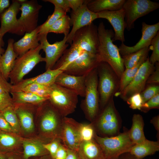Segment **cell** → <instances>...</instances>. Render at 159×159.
Here are the masks:
<instances>
[{
  "label": "cell",
  "instance_id": "obj_49",
  "mask_svg": "<svg viewBox=\"0 0 159 159\" xmlns=\"http://www.w3.org/2000/svg\"><path fill=\"white\" fill-rule=\"evenodd\" d=\"M67 148L62 143L56 152L53 159H65L67 154Z\"/></svg>",
  "mask_w": 159,
  "mask_h": 159
},
{
  "label": "cell",
  "instance_id": "obj_27",
  "mask_svg": "<svg viewBox=\"0 0 159 159\" xmlns=\"http://www.w3.org/2000/svg\"><path fill=\"white\" fill-rule=\"evenodd\" d=\"M14 108L23 129L27 132L32 131L34 124L32 112L20 104L14 103Z\"/></svg>",
  "mask_w": 159,
  "mask_h": 159
},
{
  "label": "cell",
  "instance_id": "obj_3",
  "mask_svg": "<svg viewBox=\"0 0 159 159\" xmlns=\"http://www.w3.org/2000/svg\"><path fill=\"white\" fill-rule=\"evenodd\" d=\"M94 139L101 147L105 159H118L122 154L129 153L135 144L129 135V130L110 137H102L96 133Z\"/></svg>",
  "mask_w": 159,
  "mask_h": 159
},
{
  "label": "cell",
  "instance_id": "obj_42",
  "mask_svg": "<svg viewBox=\"0 0 159 159\" xmlns=\"http://www.w3.org/2000/svg\"><path fill=\"white\" fill-rule=\"evenodd\" d=\"M9 93H0V112H2L7 109L14 106L12 98Z\"/></svg>",
  "mask_w": 159,
  "mask_h": 159
},
{
  "label": "cell",
  "instance_id": "obj_46",
  "mask_svg": "<svg viewBox=\"0 0 159 159\" xmlns=\"http://www.w3.org/2000/svg\"><path fill=\"white\" fill-rule=\"evenodd\" d=\"M43 1L51 3L54 5V8H61L66 13L70 11V8L68 0H44Z\"/></svg>",
  "mask_w": 159,
  "mask_h": 159
},
{
  "label": "cell",
  "instance_id": "obj_5",
  "mask_svg": "<svg viewBox=\"0 0 159 159\" xmlns=\"http://www.w3.org/2000/svg\"><path fill=\"white\" fill-rule=\"evenodd\" d=\"M98 82L97 67L86 75L85 99L81 104L86 117L92 122L97 117L100 111Z\"/></svg>",
  "mask_w": 159,
  "mask_h": 159
},
{
  "label": "cell",
  "instance_id": "obj_36",
  "mask_svg": "<svg viewBox=\"0 0 159 159\" xmlns=\"http://www.w3.org/2000/svg\"><path fill=\"white\" fill-rule=\"evenodd\" d=\"M50 86L32 84L26 86L19 91L32 93L39 96L49 99Z\"/></svg>",
  "mask_w": 159,
  "mask_h": 159
},
{
  "label": "cell",
  "instance_id": "obj_15",
  "mask_svg": "<svg viewBox=\"0 0 159 159\" xmlns=\"http://www.w3.org/2000/svg\"><path fill=\"white\" fill-rule=\"evenodd\" d=\"M39 35L42 49L45 54L46 70L52 69L69 46L67 43V36H64L62 40L51 44L47 39V34Z\"/></svg>",
  "mask_w": 159,
  "mask_h": 159
},
{
  "label": "cell",
  "instance_id": "obj_43",
  "mask_svg": "<svg viewBox=\"0 0 159 159\" xmlns=\"http://www.w3.org/2000/svg\"><path fill=\"white\" fill-rule=\"evenodd\" d=\"M130 108L133 110H140L143 104L140 93L135 94L128 98L126 101Z\"/></svg>",
  "mask_w": 159,
  "mask_h": 159
},
{
  "label": "cell",
  "instance_id": "obj_23",
  "mask_svg": "<svg viewBox=\"0 0 159 159\" xmlns=\"http://www.w3.org/2000/svg\"><path fill=\"white\" fill-rule=\"evenodd\" d=\"M14 42L13 39H8L7 48L0 58V72L7 80L18 57L14 49L13 45Z\"/></svg>",
  "mask_w": 159,
  "mask_h": 159
},
{
  "label": "cell",
  "instance_id": "obj_22",
  "mask_svg": "<svg viewBox=\"0 0 159 159\" xmlns=\"http://www.w3.org/2000/svg\"><path fill=\"white\" fill-rule=\"evenodd\" d=\"M39 26L34 30L26 32L24 36L13 44L14 50L18 56H20L29 50L35 48L40 44Z\"/></svg>",
  "mask_w": 159,
  "mask_h": 159
},
{
  "label": "cell",
  "instance_id": "obj_14",
  "mask_svg": "<svg viewBox=\"0 0 159 159\" xmlns=\"http://www.w3.org/2000/svg\"><path fill=\"white\" fill-rule=\"evenodd\" d=\"M80 124L72 118L63 117L59 138L67 148L77 151L81 142L79 133Z\"/></svg>",
  "mask_w": 159,
  "mask_h": 159
},
{
  "label": "cell",
  "instance_id": "obj_2",
  "mask_svg": "<svg viewBox=\"0 0 159 159\" xmlns=\"http://www.w3.org/2000/svg\"><path fill=\"white\" fill-rule=\"evenodd\" d=\"M100 110H102L118 92L120 79L110 66L102 61L97 67Z\"/></svg>",
  "mask_w": 159,
  "mask_h": 159
},
{
  "label": "cell",
  "instance_id": "obj_56",
  "mask_svg": "<svg viewBox=\"0 0 159 159\" xmlns=\"http://www.w3.org/2000/svg\"><path fill=\"white\" fill-rule=\"evenodd\" d=\"M3 37L0 31V46L2 47L4 46L5 44Z\"/></svg>",
  "mask_w": 159,
  "mask_h": 159
},
{
  "label": "cell",
  "instance_id": "obj_18",
  "mask_svg": "<svg viewBox=\"0 0 159 159\" xmlns=\"http://www.w3.org/2000/svg\"><path fill=\"white\" fill-rule=\"evenodd\" d=\"M159 30V22L150 25L144 22L142 23V37L140 40L134 46H128L122 43L118 48L122 57L125 56L150 45L152 39Z\"/></svg>",
  "mask_w": 159,
  "mask_h": 159
},
{
  "label": "cell",
  "instance_id": "obj_50",
  "mask_svg": "<svg viewBox=\"0 0 159 159\" xmlns=\"http://www.w3.org/2000/svg\"><path fill=\"white\" fill-rule=\"evenodd\" d=\"M0 130L8 132H12L11 126L2 112H0Z\"/></svg>",
  "mask_w": 159,
  "mask_h": 159
},
{
  "label": "cell",
  "instance_id": "obj_41",
  "mask_svg": "<svg viewBox=\"0 0 159 159\" xmlns=\"http://www.w3.org/2000/svg\"><path fill=\"white\" fill-rule=\"evenodd\" d=\"M159 94V85H146L144 90L140 93L144 103Z\"/></svg>",
  "mask_w": 159,
  "mask_h": 159
},
{
  "label": "cell",
  "instance_id": "obj_45",
  "mask_svg": "<svg viewBox=\"0 0 159 159\" xmlns=\"http://www.w3.org/2000/svg\"><path fill=\"white\" fill-rule=\"evenodd\" d=\"M62 142L58 138L47 143H43L44 148L49 152L52 158L54 157Z\"/></svg>",
  "mask_w": 159,
  "mask_h": 159
},
{
  "label": "cell",
  "instance_id": "obj_6",
  "mask_svg": "<svg viewBox=\"0 0 159 159\" xmlns=\"http://www.w3.org/2000/svg\"><path fill=\"white\" fill-rule=\"evenodd\" d=\"M113 98L101 110L92 122L95 131L103 135V137L115 136L118 135L119 131L120 118Z\"/></svg>",
  "mask_w": 159,
  "mask_h": 159
},
{
  "label": "cell",
  "instance_id": "obj_53",
  "mask_svg": "<svg viewBox=\"0 0 159 159\" xmlns=\"http://www.w3.org/2000/svg\"><path fill=\"white\" fill-rule=\"evenodd\" d=\"M65 159H80L77 152L68 149L67 154Z\"/></svg>",
  "mask_w": 159,
  "mask_h": 159
},
{
  "label": "cell",
  "instance_id": "obj_32",
  "mask_svg": "<svg viewBox=\"0 0 159 159\" xmlns=\"http://www.w3.org/2000/svg\"><path fill=\"white\" fill-rule=\"evenodd\" d=\"M148 54L143 57L138 64L133 67L125 69L120 79V87L118 92L115 95L119 96L125 88L132 81L142 64L146 60Z\"/></svg>",
  "mask_w": 159,
  "mask_h": 159
},
{
  "label": "cell",
  "instance_id": "obj_11",
  "mask_svg": "<svg viewBox=\"0 0 159 159\" xmlns=\"http://www.w3.org/2000/svg\"><path fill=\"white\" fill-rule=\"evenodd\" d=\"M155 69L154 65L150 62L148 57L140 67L131 82L119 95L121 98L126 101L133 95L141 92L145 87L148 78Z\"/></svg>",
  "mask_w": 159,
  "mask_h": 159
},
{
  "label": "cell",
  "instance_id": "obj_39",
  "mask_svg": "<svg viewBox=\"0 0 159 159\" xmlns=\"http://www.w3.org/2000/svg\"><path fill=\"white\" fill-rule=\"evenodd\" d=\"M16 139L9 132L0 130V152L12 148L16 143Z\"/></svg>",
  "mask_w": 159,
  "mask_h": 159
},
{
  "label": "cell",
  "instance_id": "obj_9",
  "mask_svg": "<svg viewBox=\"0 0 159 159\" xmlns=\"http://www.w3.org/2000/svg\"><path fill=\"white\" fill-rule=\"evenodd\" d=\"M72 44L83 51L97 54L99 46L97 27L92 23L78 30L74 35Z\"/></svg>",
  "mask_w": 159,
  "mask_h": 159
},
{
  "label": "cell",
  "instance_id": "obj_4",
  "mask_svg": "<svg viewBox=\"0 0 159 159\" xmlns=\"http://www.w3.org/2000/svg\"><path fill=\"white\" fill-rule=\"evenodd\" d=\"M78 95L74 92L55 83L49 86L48 100L63 117L75 111Z\"/></svg>",
  "mask_w": 159,
  "mask_h": 159
},
{
  "label": "cell",
  "instance_id": "obj_26",
  "mask_svg": "<svg viewBox=\"0 0 159 159\" xmlns=\"http://www.w3.org/2000/svg\"><path fill=\"white\" fill-rule=\"evenodd\" d=\"M159 150L158 141L146 139L140 143L134 145L129 153L138 159H143L146 156L155 154Z\"/></svg>",
  "mask_w": 159,
  "mask_h": 159
},
{
  "label": "cell",
  "instance_id": "obj_34",
  "mask_svg": "<svg viewBox=\"0 0 159 159\" xmlns=\"http://www.w3.org/2000/svg\"><path fill=\"white\" fill-rule=\"evenodd\" d=\"M70 18L65 15L59 19L49 28L48 33L62 34L67 36L69 33Z\"/></svg>",
  "mask_w": 159,
  "mask_h": 159
},
{
  "label": "cell",
  "instance_id": "obj_10",
  "mask_svg": "<svg viewBox=\"0 0 159 159\" xmlns=\"http://www.w3.org/2000/svg\"><path fill=\"white\" fill-rule=\"evenodd\" d=\"M40 127L46 135L59 138L63 117L52 105L48 100L43 102Z\"/></svg>",
  "mask_w": 159,
  "mask_h": 159
},
{
  "label": "cell",
  "instance_id": "obj_12",
  "mask_svg": "<svg viewBox=\"0 0 159 159\" xmlns=\"http://www.w3.org/2000/svg\"><path fill=\"white\" fill-rule=\"evenodd\" d=\"M102 61L98 54H94L83 51L63 71L70 75L76 76H86L96 68Z\"/></svg>",
  "mask_w": 159,
  "mask_h": 159
},
{
  "label": "cell",
  "instance_id": "obj_13",
  "mask_svg": "<svg viewBox=\"0 0 159 159\" xmlns=\"http://www.w3.org/2000/svg\"><path fill=\"white\" fill-rule=\"evenodd\" d=\"M20 6L21 4L17 0H12L9 6L2 14L0 19V31L3 37L7 32L19 35L25 32L16 17Z\"/></svg>",
  "mask_w": 159,
  "mask_h": 159
},
{
  "label": "cell",
  "instance_id": "obj_52",
  "mask_svg": "<svg viewBox=\"0 0 159 159\" xmlns=\"http://www.w3.org/2000/svg\"><path fill=\"white\" fill-rule=\"evenodd\" d=\"M9 0H0V19L4 11L10 5Z\"/></svg>",
  "mask_w": 159,
  "mask_h": 159
},
{
  "label": "cell",
  "instance_id": "obj_37",
  "mask_svg": "<svg viewBox=\"0 0 159 159\" xmlns=\"http://www.w3.org/2000/svg\"><path fill=\"white\" fill-rule=\"evenodd\" d=\"M2 113L11 126L12 132H18L20 129L19 124L14 107L7 109Z\"/></svg>",
  "mask_w": 159,
  "mask_h": 159
},
{
  "label": "cell",
  "instance_id": "obj_29",
  "mask_svg": "<svg viewBox=\"0 0 159 159\" xmlns=\"http://www.w3.org/2000/svg\"><path fill=\"white\" fill-rule=\"evenodd\" d=\"M79 48L72 44L67 49L56 63L53 69L63 71L69 64L74 61L83 52Z\"/></svg>",
  "mask_w": 159,
  "mask_h": 159
},
{
  "label": "cell",
  "instance_id": "obj_25",
  "mask_svg": "<svg viewBox=\"0 0 159 159\" xmlns=\"http://www.w3.org/2000/svg\"><path fill=\"white\" fill-rule=\"evenodd\" d=\"M125 0H87V6L95 13L104 11H114L122 8Z\"/></svg>",
  "mask_w": 159,
  "mask_h": 159
},
{
  "label": "cell",
  "instance_id": "obj_40",
  "mask_svg": "<svg viewBox=\"0 0 159 159\" xmlns=\"http://www.w3.org/2000/svg\"><path fill=\"white\" fill-rule=\"evenodd\" d=\"M150 45V49L152 52L149 60L151 64L155 65L159 62V32L152 39Z\"/></svg>",
  "mask_w": 159,
  "mask_h": 159
},
{
  "label": "cell",
  "instance_id": "obj_51",
  "mask_svg": "<svg viewBox=\"0 0 159 159\" xmlns=\"http://www.w3.org/2000/svg\"><path fill=\"white\" fill-rule=\"evenodd\" d=\"M69 7L72 11H74L77 10L84 3V0H68Z\"/></svg>",
  "mask_w": 159,
  "mask_h": 159
},
{
  "label": "cell",
  "instance_id": "obj_35",
  "mask_svg": "<svg viewBox=\"0 0 159 159\" xmlns=\"http://www.w3.org/2000/svg\"><path fill=\"white\" fill-rule=\"evenodd\" d=\"M67 14V13L61 8H54L53 13L48 16L46 21L39 26V34H48L50 27L59 18Z\"/></svg>",
  "mask_w": 159,
  "mask_h": 159
},
{
  "label": "cell",
  "instance_id": "obj_58",
  "mask_svg": "<svg viewBox=\"0 0 159 159\" xmlns=\"http://www.w3.org/2000/svg\"><path fill=\"white\" fill-rule=\"evenodd\" d=\"M4 49L0 46V58L5 52Z\"/></svg>",
  "mask_w": 159,
  "mask_h": 159
},
{
  "label": "cell",
  "instance_id": "obj_60",
  "mask_svg": "<svg viewBox=\"0 0 159 159\" xmlns=\"http://www.w3.org/2000/svg\"></svg>",
  "mask_w": 159,
  "mask_h": 159
},
{
  "label": "cell",
  "instance_id": "obj_28",
  "mask_svg": "<svg viewBox=\"0 0 159 159\" xmlns=\"http://www.w3.org/2000/svg\"><path fill=\"white\" fill-rule=\"evenodd\" d=\"M132 120V124L129 133L131 140L135 144L143 142L146 138L144 132V122L142 116L139 114H134Z\"/></svg>",
  "mask_w": 159,
  "mask_h": 159
},
{
  "label": "cell",
  "instance_id": "obj_48",
  "mask_svg": "<svg viewBox=\"0 0 159 159\" xmlns=\"http://www.w3.org/2000/svg\"><path fill=\"white\" fill-rule=\"evenodd\" d=\"M12 85L8 82L0 72V93H10Z\"/></svg>",
  "mask_w": 159,
  "mask_h": 159
},
{
  "label": "cell",
  "instance_id": "obj_38",
  "mask_svg": "<svg viewBox=\"0 0 159 159\" xmlns=\"http://www.w3.org/2000/svg\"><path fill=\"white\" fill-rule=\"evenodd\" d=\"M79 133L81 142H87L94 139L96 132L92 123H81Z\"/></svg>",
  "mask_w": 159,
  "mask_h": 159
},
{
  "label": "cell",
  "instance_id": "obj_59",
  "mask_svg": "<svg viewBox=\"0 0 159 159\" xmlns=\"http://www.w3.org/2000/svg\"><path fill=\"white\" fill-rule=\"evenodd\" d=\"M8 159H14V158H13L12 157H9Z\"/></svg>",
  "mask_w": 159,
  "mask_h": 159
},
{
  "label": "cell",
  "instance_id": "obj_57",
  "mask_svg": "<svg viewBox=\"0 0 159 159\" xmlns=\"http://www.w3.org/2000/svg\"><path fill=\"white\" fill-rule=\"evenodd\" d=\"M5 154L2 152H0V159H6Z\"/></svg>",
  "mask_w": 159,
  "mask_h": 159
},
{
  "label": "cell",
  "instance_id": "obj_20",
  "mask_svg": "<svg viewBox=\"0 0 159 159\" xmlns=\"http://www.w3.org/2000/svg\"><path fill=\"white\" fill-rule=\"evenodd\" d=\"M63 71L59 69H48L46 71L36 77L25 79L12 85L10 92L19 91L26 86L32 84L50 86L55 83L58 75Z\"/></svg>",
  "mask_w": 159,
  "mask_h": 159
},
{
  "label": "cell",
  "instance_id": "obj_7",
  "mask_svg": "<svg viewBox=\"0 0 159 159\" xmlns=\"http://www.w3.org/2000/svg\"><path fill=\"white\" fill-rule=\"evenodd\" d=\"M41 49L42 46L40 43L37 48L17 57L9 77L11 84L14 85L19 82L37 64L41 62H45V58L40 54Z\"/></svg>",
  "mask_w": 159,
  "mask_h": 159
},
{
  "label": "cell",
  "instance_id": "obj_16",
  "mask_svg": "<svg viewBox=\"0 0 159 159\" xmlns=\"http://www.w3.org/2000/svg\"><path fill=\"white\" fill-rule=\"evenodd\" d=\"M87 0L77 10L72 11L70 14V25L72 28L67 37V43L71 45L75 32L79 29L90 24L98 18L97 14L90 11L87 6Z\"/></svg>",
  "mask_w": 159,
  "mask_h": 159
},
{
  "label": "cell",
  "instance_id": "obj_17",
  "mask_svg": "<svg viewBox=\"0 0 159 159\" xmlns=\"http://www.w3.org/2000/svg\"><path fill=\"white\" fill-rule=\"evenodd\" d=\"M42 7L36 0H26L21 4V14L18 20L25 32H31L38 26L39 13Z\"/></svg>",
  "mask_w": 159,
  "mask_h": 159
},
{
  "label": "cell",
  "instance_id": "obj_44",
  "mask_svg": "<svg viewBox=\"0 0 159 159\" xmlns=\"http://www.w3.org/2000/svg\"><path fill=\"white\" fill-rule=\"evenodd\" d=\"M159 94L143 103L140 110L143 112H147L151 109H159Z\"/></svg>",
  "mask_w": 159,
  "mask_h": 159
},
{
  "label": "cell",
  "instance_id": "obj_1",
  "mask_svg": "<svg viewBox=\"0 0 159 159\" xmlns=\"http://www.w3.org/2000/svg\"><path fill=\"white\" fill-rule=\"evenodd\" d=\"M97 31L99 38L97 54L102 61L107 63L120 79L125 68L119 48L112 40L114 33L111 29H106L102 21L97 27Z\"/></svg>",
  "mask_w": 159,
  "mask_h": 159
},
{
  "label": "cell",
  "instance_id": "obj_21",
  "mask_svg": "<svg viewBox=\"0 0 159 159\" xmlns=\"http://www.w3.org/2000/svg\"><path fill=\"white\" fill-rule=\"evenodd\" d=\"M86 76L70 75L63 71L57 77L55 83L72 91L78 96L84 97Z\"/></svg>",
  "mask_w": 159,
  "mask_h": 159
},
{
  "label": "cell",
  "instance_id": "obj_8",
  "mask_svg": "<svg viewBox=\"0 0 159 159\" xmlns=\"http://www.w3.org/2000/svg\"><path fill=\"white\" fill-rule=\"evenodd\" d=\"M159 8L158 2L150 0H125L122 8L125 13L126 28L130 31L134 28L137 19Z\"/></svg>",
  "mask_w": 159,
  "mask_h": 159
},
{
  "label": "cell",
  "instance_id": "obj_55",
  "mask_svg": "<svg viewBox=\"0 0 159 159\" xmlns=\"http://www.w3.org/2000/svg\"><path fill=\"white\" fill-rule=\"evenodd\" d=\"M124 154L123 156L120 158L119 157L118 159H138L134 156L131 155L129 153Z\"/></svg>",
  "mask_w": 159,
  "mask_h": 159
},
{
  "label": "cell",
  "instance_id": "obj_33",
  "mask_svg": "<svg viewBox=\"0 0 159 159\" xmlns=\"http://www.w3.org/2000/svg\"><path fill=\"white\" fill-rule=\"evenodd\" d=\"M150 49L146 47L125 56L122 57L125 69L135 66L142 57L148 54Z\"/></svg>",
  "mask_w": 159,
  "mask_h": 159
},
{
  "label": "cell",
  "instance_id": "obj_30",
  "mask_svg": "<svg viewBox=\"0 0 159 159\" xmlns=\"http://www.w3.org/2000/svg\"><path fill=\"white\" fill-rule=\"evenodd\" d=\"M14 103L40 105L48 99L39 96L32 93L21 91L11 92Z\"/></svg>",
  "mask_w": 159,
  "mask_h": 159
},
{
  "label": "cell",
  "instance_id": "obj_31",
  "mask_svg": "<svg viewBox=\"0 0 159 159\" xmlns=\"http://www.w3.org/2000/svg\"><path fill=\"white\" fill-rule=\"evenodd\" d=\"M43 143L39 141L25 140L23 142L24 159L32 157L45 155L49 152L44 148Z\"/></svg>",
  "mask_w": 159,
  "mask_h": 159
},
{
  "label": "cell",
  "instance_id": "obj_19",
  "mask_svg": "<svg viewBox=\"0 0 159 159\" xmlns=\"http://www.w3.org/2000/svg\"><path fill=\"white\" fill-rule=\"evenodd\" d=\"M98 18L106 19L112 25L114 31L113 42L119 40L125 42L124 32L126 25L125 20V13L122 8L114 11H104L96 13Z\"/></svg>",
  "mask_w": 159,
  "mask_h": 159
},
{
  "label": "cell",
  "instance_id": "obj_24",
  "mask_svg": "<svg viewBox=\"0 0 159 159\" xmlns=\"http://www.w3.org/2000/svg\"><path fill=\"white\" fill-rule=\"evenodd\" d=\"M77 152L80 159H105L101 147L94 139L81 142Z\"/></svg>",
  "mask_w": 159,
  "mask_h": 159
},
{
  "label": "cell",
  "instance_id": "obj_54",
  "mask_svg": "<svg viewBox=\"0 0 159 159\" xmlns=\"http://www.w3.org/2000/svg\"><path fill=\"white\" fill-rule=\"evenodd\" d=\"M150 122L154 125L155 129L158 132L159 131V116H157L154 117L150 120Z\"/></svg>",
  "mask_w": 159,
  "mask_h": 159
},
{
  "label": "cell",
  "instance_id": "obj_47",
  "mask_svg": "<svg viewBox=\"0 0 159 159\" xmlns=\"http://www.w3.org/2000/svg\"><path fill=\"white\" fill-rule=\"evenodd\" d=\"M155 64V69L148 78L146 85H159V62Z\"/></svg>",
  "mask_w": 159,
  "mask_h": 159
}]
</instances>
